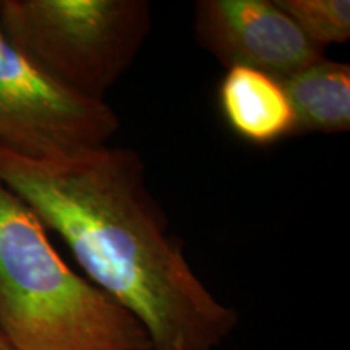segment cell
Wrapping results in <instances>:
<instances>
[{
    "label": "cell",
    "mask_w": 350,
    "mask_h": 350,
    "mask_svg": "<svg viewBox=\"0 0 350 350\" xmlns=\"http://www.w3.org/2000/svg\"><path fill=\"white\" fill-rule=\"evenodd\" d=\"M144 172L130 148L106 144L62 163L0 148V183L64 240L88 281L137 319L151 350H217L239 313L191 269Z\"/></svg>",
    "instance_id": "6da1fadb"
},
{
    "label": "cell",
    "mask_w": 350,
    "mask_h": 350,
    "mask_svg": "<svg viewBox=\"0 0 350 350\" xmlns=\"http://www.w3.org/2000/svg\"><path fill=\"white\" fill-rule=\"evenodd\" d=\"M0 334L13 350H151L137 319L70 268L2 183Z\"/></svg>",
    "instance_id": "7a4b0ae2"
},
{
    "label": "cell",
    "mask_w": 350,
    "mask_h": 350,
    "mask_svg": "<svg viewBox=\"0 0 350 350\" xmlns=\"http://www.w3.org/2000/svg\"><path fill=\"white\" fill-rule=\"evenodd\" d=\"M146 0H0V28L47 75L104 100L151 33Z\"/></svg>",
    "instance_id": "3957f363"
},
{
    "label": "cell",
    "mask_w": 350,
    "mask_h": 350,
    "mask_svg": "<svg viewBox=\"0 0 350 350\" xmlns=\"http://www.w3.org/2000/svg\"><path fill=\"white\" fill-rule=\"evenodd\" d=\"M119 126L106 100L88 99L54 80L0 28V148L62 163L106 146Z\"/></svg>",
    "instance_id": "277c9868"
},
{
    "label": "cell",
    "mask_w": 350,
    "mask_h": 350,
    "mask_svg": "<svg viewBox=\"0 0 350 350\" xmlns=\"http://www.w3.org/2000/svg\"><path fill=\"white\" fill-rule=\"evenodd\" d=\"M195 36L226 68H253L278 80L325 59L271 0H200Z\"/></svg>",
    "instance_id": "5b68a950"
},
{
    "label": "cell",
    "mask_w": 350,
    "mask_h": 350,
    "mask_svg": "<svg viewBox=\"0 0 350 350\" xmlns=\"http://www.w3.org/2000/svg\"><path fill=\"white\" fill-rule=\"evenodd\" d=\"M217 96L227 125L247 142L266 146L294 133V112L278 78L253 68H227Z\"/></svg>",
    "instance_id": "8992f818"
},
{
    "label": "cell",
    "mask_w": 350,
    "mask_h": 350,
    "mask_svg": "<svg viewBox=\"0 0 350 350\" xmlns=\"http://www.w3.org/2000/svg\"><path fill=\"white\" fill-rule=\"evenodd\" d=\"M294 133H342L350 130V67L325 59L282 78Z\"/></svg>",
    "instance_id": "52a82bcc"
},
{
    "label": "cell",
    "mask_w": 350,
    "mask_h": 350,
    "mask_svg": "<svg viewBox=\"0 0 350 350\" xmlns=\"http://www.w3.org/2000/svg\"><path fill=\"white\" fill-rule=\"evenodd\" d=\"M314 46L325 51L331 44L350 39L349 0H274Z\"/></svg>",
    "instance_id": "ba28073f"
},
{
    "label": "cell",
    "mask_w": 350,
    "mask_h": 350,
    "mask_svg": "<svg viewBox=\"0 0 350 350\" xmlns=\"http://www.w3.org/2000/svg\"><path fill=\"white\" fill-rule=\"evenodd\" d=\"M0 350H13L12 345L7 342V339L0 334Z\"/></svg>",
    "instance_id": "9c48e42d"
}]
</instances>
